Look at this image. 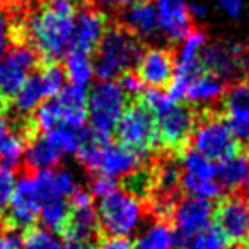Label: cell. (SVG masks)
I'll list each match as a JSON object with an SVG mask.
<instances>
[{"label":"cell","instance_id":"obj_16","mask_svg":"<svg viewBox=\"0 0 249 249\" xmlns=\"http://www.w3.org/2000/svg\"><path fill=\"white\" fill-rule=\"evenodd\" d=\"M224 121L237 142H249V82H239L224 96Z\"/></svg>","mask_w":249,"mask_h":249},{"label":"cell","instance_id":"obj_27","mask_svg":"<svg viewBox=\"0 0 249 249\" xmlns=\"http://www.w3.org/2000/svg\"><path fill=\"white\" fill-rule=\"evenodd\" d=\"M94 62L90 60V55L82 52H72L67 55L65 60V77L69 79L70 86L84 87L86 89L94 79Z\"/></svg>","mask_w":249,"mask_h":249},{"label":"cell","instance_id":"obj_4","mask_svg":"<svg viewBox=\"0 0 249 249\" xmlns=\"http://www.w3.org/2000/svg\"><path fill=\"white\" fill-rule=\"evenodd\" d=\"M126 106L128 96L118 86V82H97L87 94V120L94 135L99 140H111Z\"/></svg>","mask_w":249,"mask_h":249},{"label":"cell","instance_id":"obj_7","mask_svg":"<svg viewBox=\"0 0 249 249\" xmlns=\"http://www.w3.org/2000/svg\"><path fill=\"white\" fill-rule=\"evenodd\" d=\"M208 45L207 35L200 29H191L181 41V48L174 58V75L173 80L167 86V97L171 101H181L186 99L188 84L198 77L200 73L207 72L201 60L203 48Z\"/></svg>","mask_w":249,"mask_h":249},{"label":"cell","instance_id":"obj_34","mask_svg":"<svg viewBox=\"0 0 249 249\" xmlns=\"http://www.w3.org/2000/svg\"><path fill=\"white\" fill-rule=\"evenodd\" d=\"M118 86L123 89V92L128 97H135L139 99L140 94L145 90V84L140 80V77L135 73V70H128V72L121 73L118 77Z\"/></svg>","mask_w":249,"mask_h":249},{"label":"cell","instance_id":"obj_42","mask_svg":"<svg viewBox=\"0 0 249 249\" xmlns=\"http://www.w3.org/2000/svg\"><path fill=\"white\" fill-rule=\"evenodd\" d=\"M103 7H126V5H130L132 2H135V0H97Z\"/></svg>","mask_w":249,"mask_h":249},{"label":"cell","instance_id":"obj_33","mask_svg":"<svg viewBox=\"0 0 249 249\" xmlns=\"http://www.w3.org/2000/svg\"><path fill=\"white\" fill-rule=\"evenodd\" d=\"M14 190H16L14 171L0 167V218H4L7 215Z\"/></svg>","mask_w":249,"mask_h":249},{"label":"cell","instance_id":"obj_25","mask_svg":"<svg viewBox=\"0 0 249 249\" xmlns=\"http://www.w3.org/2000/svg\"><path fill=\"white\" fill-rule=\"evenodd\" d=\"M224 96H225V80L218 79L213 73L203 72L188 84L186 101L198 104V106L213 104L217 101H220Z\"/></svg>","mask_w":249,"mask_h":249},{"label":"cell","instance_id":"obj_24","mask_svg":"<svg viewBox=\"0 0 249 249\" xmlns=\"http://www.w3.org/2000/svg\"><path fill=\"white\" fill-rule=\"evenodd\" d=\"M133 249H178V237L166 218H157L139 232Z\"/></svg>","mask_w":249,"mask_h":249},{"label":"cell","instance_id":"obj_30","mask_svg":"<svg viewBox=\"0 0 249 249\" xmlns=\"http://www.w3.org/2000/svg\"><path fill=\"white\" fill-rule=\"evenodd\" d=\"M21 249H63V241L45 227H31L22 237Z\"/></svg>","mask_w":249,"mask_h":249},{"label":"cell","instance_id":"obj_23","mask_svg":"<svg viewBox=\"0 0 249 249\" xmlns=\"http://www.w3.org/2000/svg\"><path fill=\"white\" fill-rule=\"evenodd\" d=\"M63 154L55 147V143L46 135H36L28 142L26 147V166L33 173L48 171L58 166Z\"/></svg>","mask_w":249,"mask_h":249},{"label":"cell","instance_id":"obj_29","mask_svg":"<svg viewBox=\"0 0 249 249\" xmlns=\"http://www.w3.org/2000/svg\"><path fill=\"white\" fill-rule=\"evenodd\" d=\"M181 188L184 190L186 196L201 198L207 201L217 200L222 195V186L218 181H200L183 173H181Z\"/></svg>","mask_w":249,"mask_h":249},{"label":"cell","instance_id":"obj_40","mask_svg":"<svg viewBox=\"0 0 249 249\" xmlns=\"http://www.w3.org/2000/svg\"><path fill=\"white\" fill-rule=\"evenodd\" d=\"M188 7H190L191 19H203L208 12V9L203 4H200V2H191V4H188Z\"/></svg>","mask_w":249,"mask_h":249},{"label":"cell","instance_id":"obj_28","mask_svg":"<svg viewBox=\"0 0 249 249\" xmlns=\"http://www.w3.org/2000/svg\"><path fill=\"white\" fill-rule=\"evenodd\" d=\"M181 173L200 181H217V162L207 159L196 150H184L181 156Z\"/></svg>","mask_w":249,"mask_h":249},{"label":"cell","instance_id":"obj_5","mask_svg":"<svg viewBox=\"0 0 249 249\" xmlns=\"http://www.w3.org/2000/svg\"><path fill=\"white\" fill-rule=\"evenodd\" d=\"M150 113L156 120L159 145L169 150L183 149L191 139V133L196 124L193 111L183 103L171 101L166 94L159 101V104L150 109Z\"/></svg>","mask_w":249,"mask_h":249},{"label":"cell","instance_id":"obj_37","mask_svg":"<svg viewBox=\"0 0 249 249\" xmlns=\"http://www.w3.org/2000/svg\"><path fill=\"white\" fill-rule=\"evenodd\" d=\"M215 4L229 18H239L244 11V0H215Z\"/></svg>","mask_w":249,"mask_h":249},{"label":"cell","instance_id":"obj_19","mask_svg":"<svg viewBox=\"0 0 249 249\" xmlns=\"http://www.w3.org/2000/svg\"><path fill=\"white\" fill-rule=\"evenodd\" d=\"M135 73L145 84V87L162 89L173 80L174 58L167 50L150 48L143 52L142 58L135 67Z\"/></svg>","mask_w":249,"mask_h":249},{"label":"cell","instance_id":"obj_32","mask_svg":"<svg viewBox=\"0 0 249 249\" xmlns=\"http://www.w3.org/2000/svg\"><path fill=\"white\" fill-rule=\"evenodd\" d=\"M39 73H41V79L45 82L48 99L58 96L60 90L65 87V70L58 63H46L43 69H39Z\"/></svg>","mask_w":249,"mask_h":249},{"label":"cell","instance_id":"obj_11","mask_svg":"<svg viewBox=\"0 0 249 249\" xmlns=\"http://www.w3.org/2000/svg\"><path fill=\"white\" fill-rule=\"evenodd\" d=\"M215 225L229 244L244 248L249 244V200L234 195L220 201L213 213Z\"/></svg>","mask_w":249,"mask_h":249},{"label":"cell","instance_id":"obj_22","mask_svg":"<svg viewBox=\"0 0 249 249\" xmlns=\"http://www.w3.org/2000/svg\"><path fill=\"white\" fill-rule=\"evenodd\" d=\"M217 181L222 190L249 191V154L234 152L217 164Z\"/></svg>","mask_w":249,"mask_h":249},{"label":"cell","instance_id":"obj_43","mask_svg":"<svg viewBox=\"0 0 249 249\" xmlns=\"http://www.w3.org/2000/svg\"><path fill=\"white\" fill-rule=\"evenodd\" d=\"M63 249H92V248H90V244H86V242L63 241Z\"/></svg>","mask_w":249,"mask_h":249},{"label":"cell","instance_id":"obj_21","mask_svg":"<svg viewBox=\"0 0 249 249\" xmlns=\"http://www.w3.org/2000/svg\"><path fill=\"white\" fill-rule=\"evenodd\" d=\"M60 113V124L70 128H82L87 121V90L84 87L65 86L55 96Z\"/></svg>","mask_w":249,"mask_h":249},{"label":"cell","instance_id":"obj_14","mask_svg":"<svg viewBox=\"0 0 249 249\" xmlns=\"http://www.w3.org/2000/svg\"><path fill=\"white\" fill-rule=\"evenodd\" d=\"M143 160L145 157L133 152L128 147L121 145L120 142L103 140L99 145L96 173L111 178V179H118V178H124L132 174L133 171L140 169Z\"/></svg>","mask_w":249,"mask_h":249},{"label":"cell","instance_id":"obj_44","mask_svg":"<svg viewBox=\"0 0 249 249\" xmlns=\"http://www.w3.org/2000/svg\"><path fill=\"white\" fill-rule=\"evenodd\" d=\"M241 70L248 75V79H249V53L248 52L244 53V56H242V60H241Z\"/></svg>","mask_w":249,"mask_h":249},{"label":"cell","instance_id":"obj_26","mask_svg":"<svg viewBox=\"0 0 249 249\" xmlns=\"http://www.w3.org/2000/svg\"><path fill=\"white\" fill-rule=\"evenodd\" d=\"M14 99V107L18 113L29 114L43 103V101L48 99V94H46L45 82L41 79V73L39 70L33 72L28 79L24 80V84L21 86V89L16 92Z\"/></svg>","mask_w":249,"mask_h":249},{"label":"cell","instance_id":"obj_38","mask_svg":"<svg viewBox=\"0 0 249 249\" xmlns=\"http://www.w3.org/2000/svg\"><path fill=\"white\" fill-rule=\"evenodd\" d=\"M92 249H133L128 237H106L99 241Z\"/></svg>","mask_w":249,"mask_h":249},{"label":"cell","instance_id":"obj_13","mask_svg":"<svg viewBox=\"0 0 249 249\" xmlns=\"http://www.w3.org/2000/svg\"><path fill=\"white\" fill-rule=\"evenodd\" d=\"M5 217L7 224L19 231L31 229L36 218H39V191L35 173L24 174L21 179L16 181V190Z\"/></svg>","mask_w":249,"mask_h":249},{"label":"cell","instance_id":"obj_35","mask_svg":"<svg viewBox=\"0 0 249 249\" xmlns=\"http://www.w3.org/2000/svg\"><path fill=\"white\" fill-rule=\"evenodd\" d=\"M116 190H118L116 179H111V178L101 176L99 174V176L92 178V181H90V196L97 198V200H103V198L114 193Z\"/></svg>","mask_w":249,"mask_h":249},{"label":"cell","instance_id":"obj_8","mask_svg":"<svg viewBox=\"0 0 249 249\" xmlns=\"http://www.w3.org/2000/svg\"><path fill=\"white\" fill-rule=\"evenodd\" d=\"M190 140L191 149L217 164L237 152L239 143L229 130L227 123L222 118L215 116L205 118L195 124Z\"/></svg>","mask_w":249,"mask_h":249},{"label":"cell","instance_id":"obj_10","mask_svg":"<svg viewBox=\"0 0 249 249\" xmlns=\"http://www.w3.org/2000/svg\"><path fill=\"white\" fill-rule=\"evenodd\" d=\"M39 67V55L28 43H19L0 58V96L12 99L24 80Z\"/></svg>","mask_w":249,"mask_h":249},{"label":"cell","instance_id":"obj_1","mask_svg":"<svg viewBox=\"0 0 249 249\" xmlns=\"http://www.w3.org/2000/svg\"><path fill=\"white\" fill-rule=\"evenodd\" d=\"M77 0H46L26 24V41L46 63L67 58L73 46Z\"/></svg>","mask_w":249,"mask_h":249},{"label":"cell","instance_id":"obj_39","mask_svg":"<svg viewBox=\"0 0 249 249\" xmlns=\"http://www.w3.org/2000/svg\"><path fill=\"white\" fill-rule=\"evenodd\" d=\"M9 39H11V31H9V22L7 18L2 11H0V58L5 55L9 46Z\"/></svg>","mask_w":249,"mask_h":249},{"label":"cell","instance_id":"obj_12","mask_svg":"<svg viewBox=\"0 0 249 249\" xmlns=\"http://www.w3.org/2000/svg\"><path fill=\"white\" fill-rule=\"evenodd\" d=\"M90 193L79 190L70 198V213L62 231L63 241H77L90 244L99 234L97 212L92 203Z\"/></svg>","mask_w":249,"mask_h":249},{"label":"cell","instance_id":"obj_18","mask_svg":"<svg viewBox=\"0 0 249 249\" xmlns=\"http://www.w3.org/2000/svg\"><path fill=\"white\" fill-rule=\"evenodd\" d=\"M107 26V18L97 9H82L75 16L73 28V46L72 50L82 53H94L103 39Z\"/></svg>","mask_w":249,"mask_h":249},{"label":"cell","instance_id":"obj_36","mask_svg":"<svg viewBox=\"0 0 249 249\" xmlns=\"http://www.w3.org/2000/svg\"><path fill=\"white\" fill-rule=\"evenodd\" d=\"M21 231L11 227L9 224L0 225V249H21L22 248Z\"/></svg>","mask_w":249,"mask_h":249},{"label":"cell","instance_id":"obj_3","mask_svg":"<svg viewBox=\"0 0 249 249\" xmlns=\"http://www.w3.org/2000/svg\"><path fill=\"white\" fill-rule=\"evenodd\" d=\"M99 231L106 237H128L140 229L145 220V207L142 200L126 191L116 190L97 203Z\"/></svg>","mask_w":249,"mask_h":249},{"label":"cell","instance_id":"obj_41","mask_svg":"<svg viewBox=\"0 0 249 249\" xmlns=\"http://www.w3.org/2000/svg\"><path fill=\"white\" fill-rule=\"evenodd\" d=\"M9 132H11L9 118H7V114H5V111H0V140L4 139Z\"/></svg>","mask_w":249,"mask_h":249},{"label":"cell","instance_id":"obj_17","mask_svg":"<svg viewBox=\"0 0 249 249\" xmlns=\"http://www.w3.org/2000/svg\"><path fill=\"white\" fill-rule=\"evenodd\" d=\"M121 24L140 41H154L162 35L152 0H135L126 5L121 14Z\"/></svg>","mask_w":249,"mask_h":249},{"label":"cell","instance_id":"obj_20","mask_svg":"<svg viewBox=\"0 0 249 249\" xmlns=\"http://www.w3.org/2000/svg\"><path fill=\"white\" fill-rule=\"evenodd\" d=\"M159 28L164 36L173 41H183V38L191 31L190 7L186 0H156Z\"/></svg>","mask_w":249,"mask_h":249},{"label":"cell","instance_id":"obj_31","mask_svg":"<svg viewBox=\"0 0 249 249\" xmlns=\"http://www.w3.org/2000/svg\"><path fill=\"white\" fill-rule=\"evenodd\" d=\"M184 249H229V242L217 225L203 229L196 235L190 239Z\"/></svg>","mask_w":249,"mask_h":249},{"label":"cell","instance_id":"obj_9","mask_svg":"<svg viewBox=\"0 0 249 249\" xmlns=\"http://www.w3.org/2000/svg\"><path fill=\"white\" fill-rule=\"evenodd\" d=\"M215 208L212 201L201 200L195 196H183L176 200L171 207V220L178 237V248L184 249L186 242L193 235L210 227L213 220Z\"/></svg>","mask_w":249,"mask_h":249},{"label":"cell","instance_id":"obj_2","mask_svg":"<svg viewBox=\"0 0 249 249\" xmlns=\"http://www.w3.org/2000/svg\"><path fill=\"white\" fill-rule=\"evenodd\" d=\"M143 52L142 41L123 26L107 28L96 50L94 73L99 82L118 79L121 73L135 69Z\"/></svg>","mask_w":249,"mask_h":249},{"label":"cell","instance_id":"obj_15","mask_svg":"<svg viewBox=\"0 0 249 249\" xmlns=\"http://www.w3.org/2000/svg\"><path fill=\"white\" fill-rule=\"evenodd\" d=\"M244 53L246 48L237 43H212L203 48L201 60L208 73H213L222 80H229L241 72V60Z\"/></svg>","mask_w":249,"mask_h":249},{"label":"cell","instance_id":"obj_6","mask_svg":"<svg viewBox=\"0 0 249 249\" xmlns=\"http://www.w3.org/2000/svg\"><path fill=\"white\" fill-rule=\"evenodd\" d=\"M114 133L121 145L128 147L142 157H147L159 145L156 120L139 99L126 106L123 116L118 121Z\"/></svg>","mask_w":249,"mask_h":249}]
</instances>
